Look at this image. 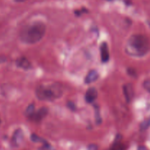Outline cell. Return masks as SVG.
Instances as JSON below:
<instances>
[{
	"label": "cell",
	"mask_w": 150,
	"mask_h": 150,
	"mask_svg": "<svg viewBox=\"0 0 150 150\" xmlns=\"http://www.w3.org/2000/svg\"><path fill=\"white\" fill-rule=\"evenodd\" d=\"M46 26L42 22L37 21L23 28L20 33V39L26 44L37 43L45 36Z\"/></svg>",
	"instance_id": "obj_1"
},
{
	"label": "cell",
	"mask_w": 150,
	"mask_h": 150,
	"mask_svg": "<svg viewBox=\"0 0 150 150\" xmlns=\"http://www.w3.org/2000/svg\"><path fill=\"white\" fill-rule=\"evenodd\" d=\"M149 49V40L143 35H133L127 40L125 51L128 55L141 57L146 55Z\"/></svg>",
	"instance_id": "obj_2"
},
{
	"label": "cell",
	"mask_w": 150,
	"mask_h": 150,
	"mask_svg": "<svg viewBox=\"0 0 150 150\" xmlns=\"http://www.w3.org/2000/svg\"><path fill=\"white\" fill-rule=\"evenodd\" d=\"M62 89L58 84L39 86L35 90L37 98L40 100L51 101L62 96Z\"/></svg>",
	"instance_id": "obj_3"
},
{
	"label": "cell",
	"mask_w": 150,
	"mask_h": 150,
	"mask_svg": "<svg viewBox=\"0 0 150 150\" xmlns=\"http://www.w3.org/2000/svg\"><path fill=\"white\" fill-rule=\"evenodd\" d=\"M48 108H45V107H42V108H40V109H38L37 111H35V113L29 118L32 121L38 122H40L42 119H44L46 117V115L48 114Z\"/></svg>",
	"instance_id": "obj_4"
},
{
	"label": "cell",
	"mask_w": 150,
	"mask_h": 150,
	"mask_svg": "<svg viewBox=\"0 0 150 150\" xmlns=\"http://www.w3.org/2000/svg\"><path fill=\"white\" fill-rule=\"evenodd\" d=\"M98 98V91L95 88H90L88 89L85 95V100L88 103H92Z\"/></svg>",
	"instance_id": "obj_5"
},
{
	"label": "cell",
	"mask_w": 150,
	"mask_h": 150,
	"mask_svg": "<svg viewBox=\"0 0 150 150\" xmlns=\"http://www.w3.org/2000/svg\"><path fill=\"white\" fill-rule=\"evenodd\" d=\"M100 56L103 62H107L109 60V50L106 42H103L100 45Z\"/></svg>",
	"instance_id": "obj_6"
},
{
	"label": "cell",
	"mask_w": 150,
	"mask_h": 150,
	"mask_svg": "<svg viewBox=\"0 0 150 150\" xmlns=\"http://www.w3.org/2000/svg\"><path fill=\"white\" fill-rule=\"evenodd\" d=\"M123 92H124V95L127 102H130L133 97V89L132 85L130 84V83L124 85V86H123Z\"/></svg>",
	"instance_id": "obj_7"
},
{
	"label": "cell",
	"mask_w": 150,
	"mask_h": 150,
	"mask_svg": "<svg viewBox=\"0 0 150 150\" xmlns=\"http://www.w3.org/2000/svg\"><path fill=\"white\" fill-rule=\"evenodd\" d=\"M23 131L20 129L16 130L13 136V143L15 146H18L23 140Z\"/></svg>",
	"instance_id": "obj_8"
},
{
	"label": "cell",
	"mask_w": 150,
	"mask_h": 150,
	"mask_svg": "<svg viewBox=\"0 0 150 150\" xmlns=\"http://www.w3.org/2000/svg\"><path fill=\"white\" fill-rule=\"evenodd\" d=\"M98 76H99V75H98V73L96 70H91L86 75V79H85V83H91L92 82L95 81L98 79Z\"/></svg>",
	"instance_id": "obj_9"
},
{
	"label": "cell",
	"mask_w": 150,
	"mask_h": 150,
	"mask_svg": "<svg viewBox=\"0 0 150 150\" xmlns=\"http://www.w3.org/2000/svg\"><path fill=\"white\" fill-rule=\"evenodd\" d=\"M16 64H17V65L19 67H21V68L24 69V70H29V69L31 68V63L29 62V60L26 59L24 57L19 58L17 60Z\"/></svg>",
	"instance_id": "obj_10"
},
{
	"label": "cell",
	"mask_w": 150,
	"mask_h": 150,
	"mask_svg": "<svg viewBox=\"0 0 150 150\" xmlns=\"http://www.w3.org/2000/svg\"><path fill=\"white\" fill-rule=\"evenodd\" d=\"M35 106L33 104H30L29 105H28L27 108H26V111H25V114L27 117H30L32 114L35 113Z\"/></svg>",
	"instance_id": "obj_11"
},
{
	"label": "cell",
	"mask_w": 150,
	"mask_h": 150,
	"mask_svg": "<svg viewBox=\"0 0 150 150\" xmlns=\"http://www.w3.org/2000/svg\"><path fill=\"white\" fill-rule=\"evenodd\" d=\"M31 139H32V142H43V143H46L45 141H44L43 139L40 138L39 136H38L35 134H32V136H31Z\"/></svg>",
	"instance_id": "obj_12"
},
{
	"label": "cell",
	"mask_w": 150,
	"mask_h": 150,
	"mask_svg": "<svg viewBox=\"0 0 150 150\" xmlns=\"http://www.w3.org/2000/svg\"><path fill=\"white\" fill-rule=\"evenodd\" d=\"M149 126H150V120L144 121V122L142 123V125H141V130H146V129H147Z\"/></svg>",
	"instance_id": "obj_13"
},
{
	"label": "cell",
	"mask_w": 150,
	"mask_h": 150,
	"mask_svg": "<svg viewBox=\"0 0 150 150\" xmlns=\"http://www.w3.org/2000/svg\"><path fill=\"white\" fill-rule=\"evenodd\" d=\"M40 150H54V149L51 146V145L48 144L46 142V143L44 144L43 146L41 147Z\"/></svg>",
	"instance_id": "obj_14"
},
{
	"label": "cell",
	"mask_w": 150,
	"mask_h": 150,
	"mask_svg": "<svg viewBox=\"0 0 150 150\" xmlns=\"http://www.w3.org/2000/svg\"><path fill=\"white\" fill-rule=\"evenodd\" d=\"M122 145L119 144L118 142L115 143L112 146V150H122Z\"/></svg>",
	"instance_id": "obj_15"
},
{
	"label": "cell",
	"mask_w": 150,
	"mask_h": 150,
	"mask_svg": "<svg viewBox=\"0 0 150 150\" xmlns=\"http://www.w3.org/2000/svg\"><path fill=\"white\" fill-rule=\"evenodd\" d=\"M144 87L146 91L150 92V81H146L144 82Z\"/></svg>",
	"instance_id": "obj_16"
},
{
	"label": "cell",
	"mask_w": 150,
	"mask_h": 150,
	"mask_svg": "<svg viewBox=\"0 0 150 150\" xmlns=\"http://www.w3.org/2000/svg\"><path fill=\"white\" fill-rule=\"evenodd\" d=\"M88 150H98V146L95 144H91L88 147Z\"/></svg>",
	"instance_id": "obj_17"
},
{
	"label": "cell",
	"mask_w": 150,
	"mask_h": 150,
	"mask_svg": "<svg viewBox=\"0 0 150 150\" xmlns=\"http://www.w3.org/2000/svg\"><path fill=\"white\" fill-rule=\"evenodd\" d=\"M68 107L73 111H75L76 109V107H75V104L72 103H68Z\"/></svg>",
	"instance_id": "obj_18"
},
{
	"label": "cell",
	"mask_w": 150,
	"mask_h": 150,
	"mask_svg": "<svg viewBox=\"0 0 150 150\" xmlns=\"http://www.w3.org/2000/svg\"><path fill=\"white\" fill-rule=\"evenodd\" d=\"M138 150H149V149H148L146 146H139V148H138Z\"/></svg>",
	"instance_id": "obj_19"
},
{
	"label": "cell",
	"mask_w": 150,
	"mask_h": 150,
	"mask_svg": "<svg viewBox=\"0 0 150 150\" xmlns=\"http://www.w3.org/2000/svg\"><path fill=\"white\" fill-rule=\"evenodd\" d=\"M15 1H16V2H23V1H26V0H14Z\"/></svg>",
	"instance_id": "obj_20"
},
{
	"label": "cell",
	"mask_w": 150,
	"mask_h": 150,
	"mask_svg": "<svg viewBox=\"0 0 150 150\" xmlns=\"http://www.w3.org/2000/svg\"><path fill=\"white\" fill-rule=\"evenodd\" d=\"M0 124H1V119H0Z\"/></svg>",
	"instance_id": "obj_21"
}]
</instances>
